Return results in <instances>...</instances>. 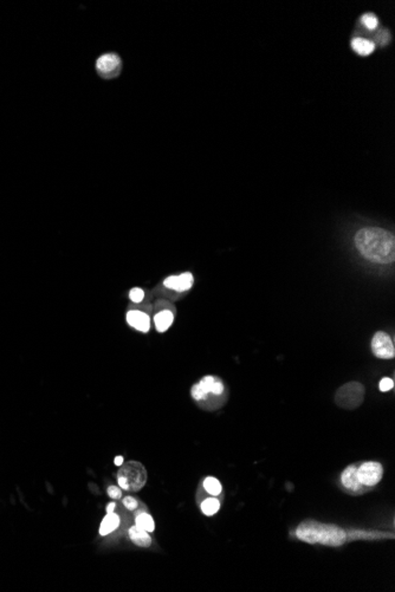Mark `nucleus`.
<instances>
[{"mask_svg":"<svg viewBox=\"0 0 395 592\" xmlns=\"http://www.w3.org/2000/svg\"><path fill=\"white\" fill-rule=\"evenodd\" d=\"M356 475L363 487L372 489L380 484L383 477V467L377 461H365V462H358L356 467Z\"/></svg>","mask_w":395,"mask_h":592,"instance_id":"6","label":"nucleus"},{"mask_svg":"<svg viewBox=\"0 0 395 592\" xmlns=\"http://www.w3.org/2000/svg\"><path fill=\"white\" fill-rule=\"evenodd\" d=\"M120 525H121V518H120L117 513H107V516L101 521L98 533H100L101 537H107V535L114 533L120 527Z\"/></svg>","mask_w":395,"mask_h":592,"instance_id":"13","label":"nucleus"},{"mask_svg":"<svg viewBox=\"0 0 395 592\" xmlns=\"http://www.w3.org/2000/svg\"><path fill=\"white\" fill-rule=\"evenodd\" d=\"M115 510H116V502L112 501V502H109L108 503L107 509H105V512H107V513H112V512H115Z\"/></svg>","mask_w":395,"mask_h":592,"instance_id":"25","label":"nucleus"},{"mask_svg":"<svg viewBox=\"0 0 395 592\" xmlns=\"http://www.w3.org/2000/svg\"><path fill=\"white\" fill-rule=\"evenodd\" d=\"M127 323L129 324L133 329L142 333H147L150 330V317L148 313H146L142 310L139 309H132L127 312L126 316Z\"/></svg>","mask_w":395,"mask_h":592,"instance_id":"10","label":"nucleus"},{"mask_svg":"<svg viewBox=\"0 0 395 592\" xmlns=\"http://www.w3.org/2000/svg\"><path fill=\"white\" fill-rule=\"evenodd\" d=\"M365 391V387L360 382L345 383L335 394V403L342 409L354 410L363 403Z\"/></svg>","mask_w":395,"mask_h":592,"instance_id":"4","label":"nucleus"},{"mask_svg":"<svg viewBox=\"0 0 395 592\" xmlns=\"http://www.w3.org/2000/svg\"><path fill=\"white\" fill-rule=\"evenodd\" d=\"M194 283L193 274L190 272H185L179 274V276H169L165 279L164 285L165 287L173 290L175 292H186L192 288Z\"/></svg>","mask_w":395,"mask_h":592,"instance_id":"11","label":"nucleus"},{"mask_svg":"<svg viewBox=\"0 0 395 592\" xmlns=\"http://www.w3.org/2000/svg\"><path fill=\"white\" fill-rule=\"evenodd\" d=\"M173 320H174V311H171L169 309H162L154 316L155 329L157 332L164 333L172 326Z\"/></svg>","mask_w":395,"mask_h":592,"instance_id":"14","label":"nucleus"},{"mask_svg":"<svg viewBox=\"0 0 395 592\" xmlns=\"http://www.w3.org/2000/svg\"><path fill=\"white\" fill-rule=\"evenodd\" d=\"M355 245L359 252L373 263L390 264L395 259L394 235L382 228H362L355 235Z\"/></svg>","mask_w":395,"mask_h":592,"instance_id":"1","label":"nucleus"},{"mask_svg":"<svg viewBox=\"0 0 395 592\" xmlns=\"http://www.w3.org/2000/svg\"><path fill=\"white\" fill-rule=\"evenodd\" d=\"M107 494H108L109 498H111L112 500L121 499L122 498V489L120 488L118 486L111 485V486H109L108 489H107Z\"/></svg>","mask_w":395,"mask_h":592,"instance_id":"23","label":"nucleus"},{"mask_svg":"<svg viewBox=\"0 0 395 592\" xmlns=\"http://www.w3.org/2000/svg\"><path fill=\"white\" fill-rule=\"evenodd\" d=\"M220 506L221 502L218 499V496H210V498H206L200 502V510L206 517H212L214 514H217L219 512Z\"/></svg>","mask_w":395,"mask_h":592,"instance_id":"15","label":"nucleus"},{"mask_svg":"<svg viewBox=\"0 0 395 592\" xmlns=\"http://www.w3.org/2000/svg\"><path fill=\"white\" fill-rule=\"evenodd\" d=\"M117 473L118 487L127 492H139L147 481V472L142 463L129 461L123 463Z\"/></svg>","mask_w":395,"mask_h":592,"instance_id":"3","label":"nucleus"},{"mask_svg":"<svg viewBox=\"0 0 395 592\" xmlns=\"http://www.w3.org/2000/svg\"><path fill=\"white\" fill-rule=\"evenodd\" d=\"M379 388L380 390L382 391V393H386V391H389L394 388V380L391 378H382L380 380V384H379Z\"/></svg>","mask_w":395,"mask_h":592,"instance_id":"24","label":"nucleus"},{"mask_svg":"<svg viewBox=\"0 0 395 592\" xmlns=\"http://www.w3.org/2000/svg\"><path fill=\"white\" fill-rule=\"evenodd\" d=\"M372 351L375 357L381 359H391L395 356L394 343L390 336L383 331L374 334L372 340Z\"/></svg>","mask_w":395,"mask_h":592,"instance_id":"8","label":"nucleus"},{"mask_svg":"<svg viewBox=\"0 0 395 592\" xmlns=\"http://www.w3.org/2000/svg\"><path fill=\"white\" fill-rule=\"evenodd\" d=\"M128 537L130 540H132L133 544H135L136 546H139V547H149L151 545V537L149 534V532L142 530V528L136 526L135 524L132 525L128 528Z\"/></svg>","mask_w":395,"mask_h":592,"instance_id":"12","label":"nucleus"},{"mask_svg":"<svg viewBox=\"0 0 395 592\" xmlns=\"http://www.w3.org/2000/svg\"><path fill=\"white\" fill-rule=\"evenodd\" d=\"M122 505L125 506L126 510H128V511H130V512H133V511L137 510V507H139L140 503H139V501H137V500L135 498H134V496L127 495V496H125V498L122 499Z\"/></svg>","mask_w":395,"mask_h":592,"instance_id":"22","label":"nucleus"},{"mask_svg":"<svg viewBox=\"0 0 395 592\" xmlns=\"http://www.w3.org/2000/svg\"><path fill=\"white\" fill-rule=\"evenodd\" d=\"M356 467H358V463L349 464L340 475V484L342 489L350 495H361L369 492V489L363 487L360 484L358 475H356Z\"/></svg>","mask_w":395,"mask_h":592,"instance_id":"7","label":"nucleus"},{"mask_svg":"<svg viewBox=\"0 0 395 592\" xmlns=\"http://www.w3.org/2000/svg\"><path fill=\"white\" fill-rule=\"evenodd\" d=\"M351 48L356 54L361 56H368L374 51L375 45H374L373 41L367 40L365 38H354L351 40Z\"/></svg>","mask_w":395,"mask_h":592,"instance_id":"16","label":"nucleus"},{"mask_svg":"<svg viewBox=\"0 0 395 592\" xmlns=\"http://www.w3.org/2000/svg\"><path fill=\"white\" fill-rule=\"evenodd\" d=\"M129 299L135 304H140L144 299V291L140 287H134L129 291Z\"/></svg>","mask_w":395,"mask_h":592,"instance_id":"21","label":"nucleus"},{"mask_svg":"<svg viewBox=\"0 0 395 592\" xmlns=\"http://www.w3.org/2000/svg\"><path fill=\"white\" fill-rule=\"evenodd\" d=\"M114 463H115L116 466H117V467H121L122 464L125 463V457L121 456V455L116 456V457H115V460H114Z\"/></svg>","mask_w":395,"mask_h":592,"instance_id":"26","label":"nucleus"},{"mask_svg":"<svg viewBox=\"0 0 395 592\" xmlns=\"http://www.w3.org/2000/svg\"><path fill=\"white\" fill-rule=\"evenodd\" d=\"M98 75L103 78H114L121 71V58L116 54H105L101 56L96 62Z\"/></svg>","mask_w":395,"mask_h":592,"instance_id":"9","label":"nucleus"},{"mask_svg":"<svg viewBox=\"0 0 395 592\" xmlns=\"http://www.w3.org/2000/svg\"><path fill=\"white\" fill-rule=\"evenodd\" d=\"M297 539L306 544H320L329 547H340L347 542V532L334 524H324L316 520H304L296 528Z\"/></svg>","mask_w":395,"mask_h":592,"instance_id":"2","label":"nucleus"},{"mask_svg":"<svg viewBox=\"0 0 395 592\" xmlns=\"http://www.w3.org/2000/svg\"><path fill=\"white\" fill-rule=\"evenodd\" d=\"M361 22L368 30L376 29L377 24H379V22H377V18L373 15V13H366V15H363L362 18H361Z\"/></svg>","mask_w":395,"mask_h":592,"instance_id":"20","label":"nucleus"},{"mask_svg":"<svg viewBox=\"0 0 395 592\" xmlns=\"http://www.w3.org/2000/svg\"><path fill=\"white\" fill-rule=\"evenodd\" d=\"M203 488L211 496H219L223 493L221 482L214 477H206L203 481Z\"/></svg>","mask_w":395,"mask_h":592,"instance_id":"18","label":"nucleus"},{"mask_svg":"<svg viewBox=\"0 0 395 592\" xmlns=\"http://www.w3.org/2000/svg\"><path fill=\"white\" fill-rule=\"evenodd\" d=\"M347 532V540H355V539H381L388 538V534L384 532H368V531H345Z\"/></svg>","mask_w":395,"mask_h":592,"instance_id":"19","label":"nucleus"},{"mask_svg":"<svg viewBox=\"0 0 395 592\" xmlns=\"http://www.w3.org/2000/svg\"><path fill=\"white\" fill-rule=\"evenodd\" d=\"M134 523H135L136 526H139L142 528V530L149 532V533H153L155 531V521L153 519V517L150 516L148 512H139L134 518Z\"/></svg>","mask_w":395,"mask_h":592,"instance_id":"17","label":"nucleus"},{"mask_svg":"<svg viewBox=\"0 0 395 592\" xmlns=\"http://www.w3.org/2000/svg\"><path fill=\"white\" fill-rule=\"evenodd\" d=\"M225 393V386L220 378L216 376H205L194 384L190 389V395L194 400L199 402H206L210 396L219 399Z\"/></svg>","mask_w":395,"mask_h":592,"instance_id":"5","label":"nucleus"}]
</instances>
